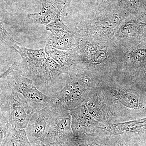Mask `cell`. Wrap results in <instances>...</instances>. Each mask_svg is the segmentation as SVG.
<instances>
[{
    "label": "cell",
    "instance_id": "21",
    "mask_svg": "<svg viewBox=\"0 0 146 146\" xmlns=\"http://www.w3.org/2000/svg\"><path fill=\"white\" fill-rule=\"evenodd\" d=\"M9 91L10 89L5 86V88L3 89L1 92H0V110L1 109L3 105L7 99Z\"/></svg>",
    "mask_w": 146,
    "mask_h": 146
},
{
    "label": "cell",
    "instance_id": "8",
    "mask_svg": "<svg viewBox=\"0 0 146 146\" xmlns=\"http://www.w3.org/2000/svg\"><path fill=\"white\" fill-rule=\"evenodd\" d=\"M98 127L114 136L146 133V117L125 122L102 125Z\"/></svg>",
    "mask_w": 146,
    "mask_h": 146
},
{
    "label": "cell",
    "instance_id": "4",
    "mask_svg": "<svg viewBox=\"0 0 146 146\" xmlns=\"http://www.w3.org/2000/svg\"><path fill=\"white\" fill-rule=\"evenodd\" d=\"M14 70L7 86L22 95L35 109L54 104L53 97L45 95L36 88L31 80Z\"/></svg>",
    "mask_w": 146,
    "mask_h": 146
},
{
    "label": "cell",
    "instance_id": "5",
    "mask_svg": "<svg viewBox=\"0 0 146 146\" xmlns=\"http://www.w3.org/2000/svg\"><path fill=\"white\" fill-rule=\"evenodd\" d=\"M13 49L20 54L22 62L20 66L22 74L33 82H41L42 68L48 55L45 48L33 49L17 46Z\"/></svg>",
    "mask_w": 146,
    "mask_h": 146
},
{
    "label": "cell",
    "instance_id": "7",
    "mask_svg": "<svg viewBox=\"0 0 146 146\" xmlns=\"http://www.w3.org/2000/svg\"><path fill=\"white\" fill-rule=\"evenodd\" d=\"M72 128L74 135H93L98 121L91 116L84 102L70 110Z\"/></svg>",
    "mask_w": 146,
    "mask_h": 146
},
{
    "label": "cell",
    "instance_id": "17",
    "mask_svg": "<svg viewBox=\"0 0 146 146\" xmlns=\"http://www.w3.org/2000/svg\"><path fill=\"white\" fill-rule=\"evenodd\" d=\"M0 41L4 44L10 48L14 49L17 46L21 45L20 43L16 41L5 29L1 20L0 19Z\"/></svg>",
    "mask_w": 146,
    "mask_h": 146
},
{
    "label": "cell",
    "instance_id": "3",
    "mask_svg": "<svg viewBox=\"0 0 146 146\" xmlns=\"http://www.w3.org/2000/svg\"><path fill=\"white\" fill-rule=\"evenodd\" d=\"M73 134L70 111L55 104L49 124L41 144H63Z\"/></svg>",
    "mask_w": 146,
    "mask_h": 146
},
{
    "label": "cell",
    "instance_id": "19",
    "mask_svg": "<svg viewBox=\"0 0 146 146\" xmlns=\"http://www.w3.org/2000/svg\"><path fill=\"white\" fill-rule=\"evenodd\" d=\"M46 29L50 32L51 34H56L64 32H70L69 29L63 24L60 18L46 26Z\"/></svg>",
    "mask_w": 146,
    "mask_h": 146
},
{
    "label": "cell",
    "instance_id": "12",
    "mask_svg": "<svg viewBox=\"0 0 146 146\" xmlns=\"http://www.w3.org/2000/svg\"><path fill=\"white\" fill-rule=\"evenodd\" d=\"M62 74L63 72L60 65L52 58L48 56L42 68L41 82L49 84Z\"/></svg>",
    "mask_w": 146,
    "mask_h": 146
},
{
    "label": "cell",
    "instance_id": "13",
    "mask_svg": "<svg viewBox=\"0 0 146 146\" xmlns=\"http://www.w3.org/2000/svg\"><path fill=\"white\" fill-rule=\"evenodd\" d=\"M48 44L61 50L71 49L73 46V39L71 32L51 34Z\"/></svg>",
    "mask_w": 146,
    "mask_h": 146
},
{
    "label": "cell",
    "instance_id": "9",
    "mask_svg": "<svg viewBox=\"0 0 146 146\" xmlns=\"http://www.w3.org/2000/svg\"><path fill=\"white\" fill-rule=\"evenodd\" d=\"M45 50L48 56L60 65L63 74H67L71 76L78 73L76 71L75 61L70 53L55 48L48 44L46 45Z\"/></svg>",
    "mask_w": 146,
    "mask_h": 146
},
{
    "label": "cell",
    "instance_id": "16",
    "mask_svg": "<svg viewBox=\"0 0 146 146\" xmlns=\"http://www.w3.org/2000/svg\"><path fill=\"white\" fill-rule=\"evenodd\" d=\"M124 138H118L115 146H146V133L125 134Z\"/></svg>",
    "mask_w": 146,
    "mask_h": 146
},
{
    "label": "cell",
    "instance_id": "11",
    "mask_svg": "<svg viewBox=\"0 0 146 146\" xmlns=\"http://www.w3.org/2000/svg\"><path fill=\"white\" fill-rule=\"evenodd\" d=\"M60 13L58 9L52 5L44 3L40 12L29 14L28 17L32 23L46 26L60 18Z\"/></svg>",
    "mask_w": 146,
    "mask_h": 146
},
{
    "label": "cell",
    "instance_id": "15",
    "mask_svg": "<svg viewBox=\"0 0 146 146\" xmlns=\"http://www.w3.org/2000/svg\"><path fill=\"white\" fill-rule=\"evenodd\" d=\"M6 146H33L29 140L25 129L11 128Z\"/></svg>",
    "mask_w": 146,
    "mask_h": 146
},
{
    "label": "cell",
    "instance_id": "1",
    "mask_svg": "<svg viewBox=\"0 0 146 146\" xmlns=\"http://www.w3.org/2000/svg\"><path fill=\"white\" fill-rule=\"evenodd\" d=\"M89 79L78 73L70 76L65 87L52 96L54 104L67 110H72L83 104L88 96Z\"/></svg>",
    "mask_w": 146,
    "mask_h": 146
},
{
    "label": "cell",
    "instance_id": "14",
    "mask_svg": "<svg viewBox=\"0 0 146 146\" xmlns=\"http://www.w3.org/2000/svg\"><path fill=\"white\" fill-rule=\"evenodd\" d=\"M93 135H75L73 134L64 143L66 146H115L110 145L93 138Z\"/></svg>",
    "mask_w": 146,
    "mask_h": 146
},
{
    "label": "cell",
    "instance_id": "25",
    "mask_svg": "<svg viewBox=\"0 0 146 146\" xmlns=\"http://www.w3.org/2000/svg\"><path fill=\"white\" fill-rule=\"evenodd\" d=\"M38 146H55V145H47L44 144H40Z\"/></svg>",
    "mask_w": 146,
    "mask_h": 146
},
{
    "label": "cell",
    "instance_id": "2",
    "mask_svg": "<svg viewBox=\"0 0 146 146\" xmlns=\"http://www.w3.org/2000/svg\"><path fill=\"white\" fill-rule=\"evenodd\" d=\"M9 88L7 99L2 107L6 113L3 115L11 129H26L35 109L22 95Z\"/></svg>",
    "mask_w": 146,
    "mask_h": 146
},
{
    "label": "cell",
    "instance_id": "24",
    "mask_svg": "<svg viewBox=\"0 0 146 146\" xmlns=\"http://www.w3.org/2000/svg\"><path fill=\"white\" fill-rule=\"evenodd\" d=\"M143 65L144 73L146 76V61L143 63Z\"/></svg>",
    "mask_w": 146,
    "mask_h": 146
},
{
    "label": "cell",
    "instance_id": "22",
    "mask_svg": "<svg viewBox=\"0 0 146 146\" xmlns=\"http://www.w3.org/2000/svg\"><path fill=\"white\" fill-rule=\"evenodd\" d=\"M15 68V65L12 64L11 66L9 67V68L5 72H4L2 74L0 75V79L3 78H5L7 77L10 74H11V73L13 72V71H14V69Z\"/></svg>",
    "mask_w": 146,
    "mask_h": 146
},
{
    "label": "cell",
    "instance_id": "6",
    "mask_svg": "<svg viewBox=\"0 0 146 146\" xmlns=\"http://www.w3.org/2000/svg\"><path fill=\"white\" fill-rule=\"evenodd\" d=\"M54 104L35 109L25 129L31 144L41 143L52 116Z\"/></svg>",
    "mask_w": 146,
    "mask_h": 146
},
{
    "label": "cell",
    "instance_id": "18",
    "mask_svg": "<svg viewBox=\"0 0 146 146\" xmlns=\"http://www.w3.org/2000/svg\"><path fill=\"white\" fill-rule=\"evenodd\" d=\"M11 128L6 118L0 113V146H6Z\"/></svg>",
    "mask_w": 146,
    "mask_h": 146
},
{
    "label": "cell",
    "instance_id": "10",
    "mask_svg": "<svg viewBox=\"0 0 146 146\" xmlns=\"http://www.w3.org/2000/svg\"><path fill=\"white\" fill-rule=\"evenodd\" d=\"M112 96L124 106L129 109L140 111L145 109L143 99L141 94L135 91H127L119 89H112Z\"/></svg>",
    "mask_w": 146,
    "mask_h": 146
},
{
    "label": "cell",
    "instance_id": "26",
    "mask_svg": "<svg viewBox=\"0 0 146 146\" xmlns=\"http://www.w3.org/2000/svg\"><path fill=\"white\" fill-rule=\"evenodd\" d=\"M55 146H66L64 144H60V145H56Z\"/></svg>",
    "mask_w": 146,
    "mask_h": 146
},
{
    "label": "cell",
    "instance_id": "20",
    "mask_svg": "<svg viewBox=\"0 0 146 146\" xmlns=\"http://www.w3.org/2000/svg\"><path fill=\"white\" fill-rule=\"evenodd\" d=\"M130 58L136 63L143 64L146 61V48L133 50L129 53Z\"/></svg>",
    "mask_w": 146,
    "mask_h": 146
},
{
    "label": "cell",
    "instance_id": "23",
    "mask_svg": "<svg viewBox=\"0 0 146 146\" xmlns=\"http://www.w3.org/2000/svg\"><path fill=\"white\" fill-rule=\"evenodd\" d=\"M8 5H10L13 2V0H3Z\"/></svg>",
    "mask_w": 146,
    "mask_h": 146
}]
</instances>
